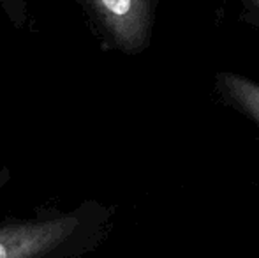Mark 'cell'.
<instances>
[{"instance_id":"1","label":"cell","mask_w":259,"mask_h":258,"mask_svg":"<svg viewBox=\"0 0 259 258\" xmlns=\"http://www.w3.org/2000/svg\"><path fill=\"white\" fill-rule=\"evenodd\" d=\"M113 210L94 200L72 209L42 205L0 221V258H83L108 237Z\"/></svg>"},{"instance_id":"2","label":"cell","mask_w":259,"mask_h":258,"mask_svg":"<svg viewBox=\"0 0 259 258\" xmlns=\"http://www.w3.org/2000/svg\"><path fill=\"white\" fill-rule=\"evenodd\" d=\"M104 50L136 55L152 39L159 0H78Z\"/></svg>"},{"instance_id":"3","label":"cell","mask_w":259,"mask_h":258,"mask_svg":"<svg viewBox=\"0 0 259 258\" xmlns=\"http://www.w3.org/2000/svg\"><path fill=\"white\" fill-rule=\"evenodd\" d=\"M219 80L224 92L235 97L236 103L242 104V108H245L252 117H256V121H259V87L235 75H221Z\"/></svg>"},{"instance_id":"4","label":"cell","mask_w":259,"mask_h":258,"mask_svg":"<svg viewBox=\"0 0 259 258\" xmlns=\"http://www.w3.org/2000/svg\"><path fill=\"white\" fill-rule=\"evenodd\" d=\"M0 9L18 30H25L30 23L28 0H0Z\"/></svg>"},{"instance_id":"5","label":"cell","mask_w":259,"mask_h":258,"mask_svg":"<svg viewBox=\"0 0 259 258\" xmlns=\"http://www.w3.org/2000/svg\"><path fill=\"white\" fill-rule=\"evenodd\" d=\"M245 11V18L252 23L259 25V0H240Z\"/></svg>"}]
</instances>
